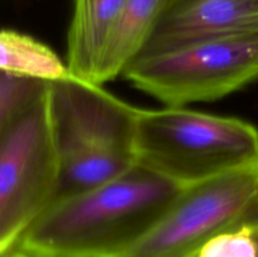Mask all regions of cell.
<instances>
[{"label": "cell", "instance_id": "cell-12", "mask_svg": "<svg viewBox=\"0 0 258 257\" xmlns=\"http://www.w3.org/2000/svg\"><path fill=\"white\" fill-rule=\"evenodd\" d=\"M196 257H258V231L246 227L218 234Z\"/></svg>", "mask_w": 258, "mask_h": 257}, {"label": "cell", "instance_id": "cell-9", "mask_svg": "<svg viewBox=\"0 0 258 257\" xmlns=\"http://www.w3.org/2000/svg\"><path fill=\"white\" fill-rule=\"evenodd\" d=\"M169 0H125L101 58L95 83L103 85L123 75L140 55Z\"/></svg>", "mask_w": 258, "mask_h": 257}, {"label": "cell", "instance_id": "cell-13", "mask_svg": "<svg viewBox=\"0 0 258 257\" xmlns=\"http://www.w3.org/2000/svg\"><path fill=\"white\" fill-rule=\"evenodd\" d=\"M0 257H32V256H29L28 253H25V252L20 251V249L18 248H10L8 249V251L0 253Z\"/></svg>", "mask_w": 258, "mask_h": 257}, {"label": "cell", "instance_id": "cell-3", "mask_svg": "<svg viewBox=\"0 0 258 257\" xmlns=\"http://www.w3.org/2000/svg\"><path fill=\"white\" fill-rule=\"evenodd\" d=\"M134 151L136 164L189 186L256 161L258 128L186 107L139 108Z\"/></svg>", "mask_w": 258, "mask_h": 257}, {"label": "cell", "instance_id": "cell-8", "mask_svg": "<svg viewBox=\"0 0 258 257\" xmlns=\"http://www.w3.org/2000/svg\"><path fill=\"white\" fill-rule=\"evenodd\" d=\"M123 4L125 0H75L66 60L75 77L95 83L101 58Z\"/></svg>", "mask_w": 258, "mask_h": 257}, {"label": "cell", "instance_id": "cell-11", "mask_svg": "<svg viewBox=\"0 0 258 257\" xmlns=\"http://www.w3.org/2000/svg\"><path fill=\"white\" fill-rule=\"evenodd\" d=\"M50 82L3 72L0 77V128L7 127L19 116L48 95Z\"/></svg>", "mask_w": 258, "mask_h": 257}, {"label": "cell", "instance_id": "cell-6", "mask_svg": "<svg viewBox=\"0 0 258 257\" xmlns=\"http://www.w3.org/2000/svg\"><path fill=\"white\" fill-rule=\"evenodd\" d=\"M48 96L0 128V253L49 208L57 189L60 161Z\"/></svg>", "mask_w": 258, "mask_h": 257}, {"label": "cell", "instance_id": "cell-7", "mask_svg": "<svg viewBox=\"0 0 258 257\" xmlns=\"http://www.w3.org/2000/svg\"><path fill=\"white\" fill-rule=\"evenodd\" d=\"M252 33H258V0H169L139 57Z\"/></svg>", "mask_w": 258, "mask_h": 257}, {"label": "cell", "instance_id": "cell-2", "mask_svg": "<svg viewBox=\"0 0 258 257\" xmlns=\"http://www.w3.org/2000/svg\"><path fill=\"white\" fill-rule=\"evenodd\" d=\"M48 100L60 161L50 206L110 183L136 165L139 108L73 75L50 82Z\"/></svg>", "mask_w": 258, "mask_h": 257}, {"label": "cell", "instance_id": "cell-5", "mask_svg": "<svg viewBox=\"0 0 258 257\" xmlns=\"http://www.w3.org/2000/svg\"><path fill=\"white\" fill-rule=\"evenodd\" d=\"M246 227L258 231V159L185 186L123 257H196L218 234Z\"/></svg>", "mask_w": 258, "mask_h": 257}, {"label": "cell", "instance_id": "cell-10", "mask_svg": "<svg viewBox=\"0 0 258 257\" xmlns=\"http://www.w3.org/2000/svg\"><path fill=\"white\" fill-rule=\"evenodd\" d=\"M0 70L24 77L54 82L72 76L67 62L35 38L14 29H3L0 34Z\"/></svg>", "mask_w": 258, "mask_h": 257}, {"label": "cell", "instance_id": "cell-4", "mask_svg": "<svg viewBox=\"0 0 258 257\" xmlns=\"http://www.w3.org/2000/svg\"><path fill=\"white\" fill-rule=\"evenodd\" d=\"M122 76L170 107L221 100L258 80V33L212 38L143 55Z\"/></svg>", "mask_w": 258, "mask_h": 257}, {"label": "cell", "instance_id": "cell-1", "mask_svg": "<svg viewBox=\"0 0 258 257\" xmlns=\"http://www.w3.org/2000/svg\"><path fill=\"white\" fill-rule=\"evenodd\" d=\"M184 188L136 164L110 183L50 206L13 248L32 257H123Z\"/></svg>", "mask_w": 258, "mask_h": 257}]
</instances>
